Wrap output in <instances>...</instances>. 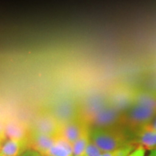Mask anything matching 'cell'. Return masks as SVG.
<instances>
[{
  "mask_svg": "<svg viewBox=\"0 0 156 156\" xmlns=\"http://www.w3.org/2000/svg\"><path fill=\"white\" fill-rule=\"evenodd\" d=\"M21 156H43L41 154H40L38 152L33 151V150H28L23 153Z\"/></svg>",
  "mask_w": 156,
  "mask_h": 156,
  "instance_id": "e0dca14e",
  "label": "cell"
},
{
  "mask_svg": "<svg viewBox=\"0 0 156 156\" xmlns=\"http://www.w3.org/2000/svg\"><path fill=\"white\" fill-rule=\"evenodd\" d=\"M90 136L103 153L116 151L130 143L122 133L108 128L93 127L90 129Z\"/></svg>",
  "mask_w": 156,
  "mask_h": 156,
  "instance_id": "6da1fadb",
  "label": "cell"
},
{
  "mask_svg": "<svg viewBox=\"0 0 156 156\" xmlns=\"http://www.w3.org/2000/svg\"><path fill=\"white\" fill-rule=\"evenodd\" d=\"M58 137L59 135H47L32 130L29 133L27 140L29 149L38 152L42 155L56 143Z\"/></svg>",
  "mask_w": 156,
  "mask_h": 156,
  "instance_id": "3957f363",
  "label": "cell"
},
{
  "mask_svg": "<svg viewBox=\"0 0 156 156\" xmlns=\"http://www.w3.org/2000/svg\"><path fill=\"white\" fill-rule=\"evenodd\" d=\"M134 103L156 110V96L148 93H138L134 95Z\"/></svg>",
  "mask_w": 156,
  "mask_h": 156,
  "instance_id": "7c38bea8",
  "label": "cell"
},
{
  "mask_svg": "<svg viewBox=\"0 0 156 156\" xmlns=\"http://www.w3.org/2000/svg\"><path fill=\"white\" fill-rule=\"evenodd\" d=\"M29 133L27 127L23 122L17 120H9L3 127L4 141L7 140H25L28 137Z\"/></svg>",
  "mask_w": 156,
  "mask_h": 156,
  "instance_id": "5b68a950",
  "label": "cell"
},
{
  "mask_svg": "<svg viewBox=\"0 0 156 156\" xmlns=\"http://www.w3.org/2000/svg\"><path fill=\"white\" fill-rule=\"evenodd\" d=\"M43 156H73V146L67 140L59 136L57 141Z\"/></svg>",
  "mask_w": 156,
  "mask_h": 156,
  "instance_id": "30bf717a",
  "label": "cell"
},
{
  "mask_svg": "<svg viewBox=\"0 0 156 156\" xmlns=\"http://www.w3.org/2000/svg\"><path fill=\"white\" fill-rule=\"evenodd\" d=\"M146 150L142 146H138L128 156H145Z\"/></svg>",
  "mask_w": 156,
  "mask_h": 156,
  "instance_id": "9a60e30c",
  "label": "cell"
},
{
  "mask_svg": "<svg viewBox=\"0 0 156 156\" xmlns=\"http://www.w3.org/2000/svg\"><path fill=\"white\" fill-rule=\"evenodd\" d=\"M118 118V113L116 109L107 108L101 109L93 116V124L94 127L106 128L108 126L116 122Z\"/></svg>",
  "mask_w": 156,
  "mask_h": 156,
  "instance_id": "ba28073f",
  "label": "cell"
},
{
  "mask_svg": "<svg viewBox=\"0 0 156 156\" xmlns=\"http://www.w3.org/2000/svg\"><path fill=\"white\" fill-rule=\"evenodd\" d=\"M90 142V129H87L73 145V156H84Z\"/></svg>",
  "mask_w": 156,
  "mask_h": 156,
  "instance_id": "8fae6325",
  "label": "cell"
},
{
  "mask_svg": "<svg viewBox=\"0 0 156 156\" xmlns=\"http://www.w3.org/2000/svg\"><path fill=\"white\" fill-rule=\"evenodd\" d=\"M136 146L133 142H130L124 147L112 152H106L103 153L100 156H128L134 150H135Z\"/></svg>",
  "mask_w": 156,
  "mask_h": 156,
  "instance_id": "4fadbf2b",
  "label": "cell"
},
{
  "mask_svg": "<svg viewBox=\"0 0 156 156\" xmlns=\"http://www.w3.org/2000/svg\"><path fill=\"white\" fill-rule=\"evenodd\" d=\"M156 114V110L133 103L126 114V120L132 126L142 127L148 124Z\"/></svg>",
  "mask_w": 156,
  "mask_h": 156,
  "instance_id": "7a4b0ae2",
  "label": "cell"
},
{
  "mask_svg": "<svg viewBox=\"0 0 156 156\" xmlns=\"http://www.w3.org/2000/svg\"><path fill=\"white\" fill-rule=\"evenodd\" d=\"M86 129L87 128L80 121L77 119L69 120L62 125L60 124L58 135L73 145Z\"/></svg>",
  "mask_w": 156,
  "mask_h": 156,
  "instance_id": "277c9868",
  "label": "cell"
},
{
  "mask_svg": "<svg viewBox=\"0 0 156 156\" xmlns=\"http://www.w3.org/2000/svg\"><path fill=\"white\" fill-rule=\"evenodd\" d=\"M103 152L97 147L96 145L90 140L84 156H100Z\"/></svg>",
  "mask_w": 156,
  "mask_h": 156,
  "instance_id": "5bb4252c",
  "label": "cell"
},
{
  "mask_svg": "<svg viewBox=\"0 0 156 156\" xmlns=\"http://www.w3.org/2000/svg\"><path fill=\"white\" fill-rule=\"evenodd\" d=\"M133 143L137 147L142 146L147 151L156 150V131L141 127Z\"/></svg>",
  "mask_w": 156,
  "mask_h": 156,
  "instance_id": "9c48e42d",
  "label": "cell"
},
{
  "mask_svg": "<svg viewBox=\"0 0 156 156\" xmlns=\"http://www.w3.org/2000/svg\"><path fill=\"white\" fill-rule=\"evenodd\" d=\"M29 150L28 140H7L2 142L0 156H21Z\"/></svg>",
  "mask_w": 156,
  "mask_h": 156,
  "instance_id": "52a82bcc",
  "label": "cell"
},
{
  "mask_svg": "<svg viewBox=\"0 0 156 156\" xmlns=\"http://www.w3.org/2000/svg\"><path fill=\"white\" fill-rule=\"evenodd\" d=\"M148 156H156V150H154V151H151L150 152V154Z\"/></svg>",
  "mask_w": 156,
  "mask_h": 156,
  "instance_id": "ac0fdd59",
  "label": "cell"
},
{
  "mask_svg": "<svg viewBox=\"0 0 156 156\" xmlns=\"http://www.w3.org/2000/svg\"><path fill=\"white\" fill-rule=\"evenodd\" d=\"M60 124L54 116L42 115L35 122L33 130L47 135L57 136L59 134Z\"/></svg>",
  "mask_w": 156,
  "mask_h": 156,
  "instance_id": "8992f818",
  "label": "cell"
},
{
  "mask_svg": "<svg viewBox=\"0 0 156 156\" xmlns=\"http://www.w3.org/2000/svg\"><path fill=\"white\" fill-rule=\"evenodd\" d=\"M142 127L148 129L153 130V131H156V114L155 115V116L153 117V119H152L151 122L146 124V125L142 126Z\"/></svg>",
  "mask_w": 156,
  "mask_h": 156,
  "instance_id": "2e32d148",
  "label": "cell"
}]
</instances>
